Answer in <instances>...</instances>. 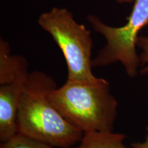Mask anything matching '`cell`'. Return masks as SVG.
<instances>
[{
    "instance_id": "obj_7",
    "label": "cell",
    "mask_w": 148,
    "mask_h": 148,
    "mask_svg": "<svg viewBox=\"0 0 148 148\" xmlns=\"http://www.w3.org/2000/svg\"><path fill=\"white\" fill-rule=\"evenodd\" d=\"M0 148H55L26 135L17 133L10 139L2 142Z\"/></svg>"
},
{
    "instance_id": "obj_8",
    "label": "cell",
    "mask_w": 148,
    "mask_h": 148,
    "mask_svg": "<svg viewBox=\"0 0 148 148\" xmlns=\"http://www.w3.org/2000/svg\"><path fill=\"white\" fill-rule=\"evenodd\" d=\"M137 47L142 49L140 54V62L144 64V67L141 70L142 73H148V36H138Z\"/></svg>"
},
{
    "instance_id": "obj_4",
    "label": "cell",
    "mask_w": 148,
    "mask_h": 148,
    "mask_svg": "<svg viewBox=\"0 0 148 148\" xmlns=\"http://www.w3.org/2000/svg\"><path fill=\"white\" fill-rule=\"evenodd\" d=\"M134 2L127 23L121 27H111L92 14L87 16L94 30L102 35L106 42L92 59V67H103L119 62L130 77L136 75L140 58L136 46L138 33L148 25V0H134Z\"/></svg>"
},
{
    "instance_id": "obj_2",
    "label": "cell",
    "mask_w": 148,
    "mask_h": 148,
    "mask_svg": "<svg viewBox=\"0 0 148 148\" xmlns=\"http://www.w3.org/2000/svg\"><path fill=\"white\" fill-rule=\"evenodd\" d=\"M48 98L66 121L84 133L113 131L118 103L106 79L91 84L66 82L51 90Z\"/></svg>"
},
{
    "instance_id": "obj_1",
    "label": "cell",
    "mask_w": 148,
    "mask_h": 148,
    "mask_svg": "<svg viewBox=\"0 0 148 148\" xmlns=\"http://www.w3.org/2000/svg\"><path fill=\"white\" fill-rule=\"evenodd\" d=\"M56 88L54 79L47 74L29 73L18 106L17 130L54 147L69 148L80 141L84 132L51 104L48 94Z\"/></svg>"
},
{
    "instance_id": "obj_10",
    "label": "cell",
    "mask_w": 148,
    "mask_h": 148,
    "mask_svg": "<svg viewBox=\"0 0 148 148\" xmlns=\"http://www.w3.org/2000/svg\"><path fill=\"white\" fill-rule=\"evenodd\" d=\"M118 3H132L134 0H116Z\"/></svg>"
},
{
    "instance_id": "obj_6",
    "label": "cell",
    "mask_w": 148,
    "mask_h": 148,
    "mask_svg": "<svg viewBox=\"0 0 148 148\" xmlns=\"http://www.w3.org/2000/svg\"><path fill=\"white\" fill-rule=\"evenodd\" d=\"M125 136L112 132H84L75 148H127L123 144Z\"/></svg>"
},
{
    "instance_id": "obj_3",
    "label": "cell",
    "mask_w": 148,
    "mask_h": 148,
    "mask_svg": "<svg viewBox=\"0 0 148 148\" xmlns=\"http://www.w3.org/2000/svg\"><path fill=\"white\" fill-rule=\"evenodd\" d=\"M38 23L52 36L65 58L67 66L66 82L91 84L102 78L92 71V40L90 32L78 23L66 8L54 7L43 12Z\"/></svg>"
},
{
    "instance_id": "obj_5",
    "label": "cell",
    "mask_w": 148,
    "mask_h": 148,
    "mask_svg": "<svg viewBox=\"0 0 148 148\" xmlns=\"http://www.w3.org/2000/svg\"><path fill=\"white\" fill-rule=\"evenodd\" d=\"M27 80L0 84V140L1 142L10 139L18 133V106Z\"/></svg>"
},
{
    "instance_id": "obj_9",
    "label": "cell",
    "mask_w": 148,
    "mask_h": 148,
    "mask_svg": "<svg viewBox=\"0 0 148 148\" xmlns=\"http://www.w3.org/2000/svg\"><path fill=\"white\" fill-rule=\"evenodd\" d=\"M147 134L145 137V140L142 143H136L132 144L133 148H148V128L147 130Z\"/></svg>"
}]
</instances>
